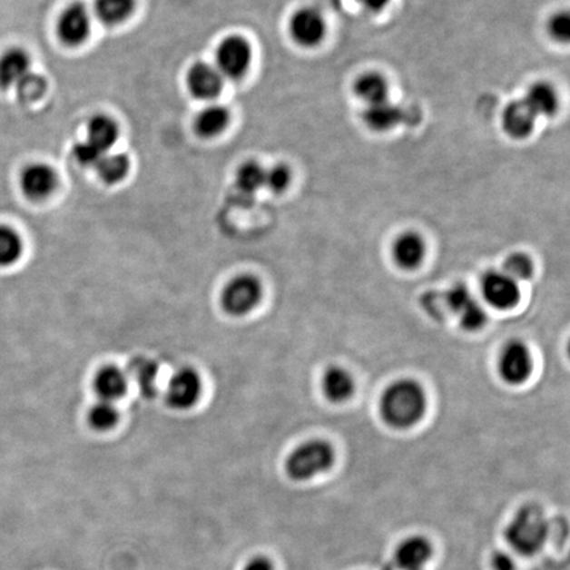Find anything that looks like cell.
Instances as JSON below:
<instances>
[{"label": "cell", "mask_w": 570, "mask_h": 570, "mask_svg": "<svg viewBox=\"0 0 570 570\" xmlns=\"http://www.w3.org/2000/svg\"><path fill=\"white\" fill-rule=\"evenodd\" d=\"M427 398L423 387L411 379L394 383L383 394L380 411L388 426L407 429L426 414Z\"/></svg>", "instance_id": "cell-1"}, {"label": "cell", "mask_w": 570, "mask_h": 570, "mask_svg": "<svg viewBox=\"0 0 570 570\" xmlns=\"http://www.w3.org/2000/svg\"><path fill=\"white\" fill-rule=\"evenodd\" d=\"M548 536V519L543 508L535 503H528L519 508L505 531L506 542L522 556L539 554Z\"/></svg>", "instance_id": "cell-2"}, {"label": "cell", "mask_w": 570, "mask_h": 570, "mask_svg": "<svg viewBox=\"0 0 570 570\" xmlns=\"http://www.w3.org/2000/svg\"><path fill=\"white\" fill-rule=\"evenodd\" d=\"M334 459L336 456L329 442L308 441L290 453L285 462V470L293 481H310L314 477L330 470L333 467Z\"/></svg>", "instance_id": "cell-3"}, {"label": "cell", "mask_w": 570, "mask_h": 570, "mask_svg": "<svg viewBox=\"0 0 570 570\" xmlns=\"http://www.w3.org/2000/svg\"><path fill=\"white\" fill-rule=\"evenodd\" d=\"M263 295V288L258 278L240 275L231 279L223 288L221 305L230 316L241 317L257 308Z\"/></svg>", "instance_id": "cell-4"}, {"label": "cell", "mask_w": 570, "mask_h": 570, "mask_svg": "<svg viewBox=\"0 0 570 570\" xmlns=\"http://www.w3.org/2000/svg\"><path fill=\"white\" fill-rule=\"evenodd\" d=\"M252 52L249 42L242 36L226 37L217 49V69L223 77L238 80L243 77L251 65Z\"/></svg>", "instance_id": "cell-5"}, {"label": "cell", "mask_w": 570, "mask_h": 570, "mask_svg": "<svg viewBox=\"0 0 570 570\" xmlns=\"http://www.w3.org/2000/svg\"><path fill=\"white\" fill-rule=\"evenodd\" d=\"M202 392L199 372L193 369H182L174 372L165 391V401L171 408L185 411L196 406Z\"/></svg>", "instance_id": "cell-6"}, {"label": "cell", "mask_w": 570, "mask_h": 570, "mask_svg": "<svg viewBox=\"0 0 570 570\" xmlns=\"http://www.w3.org/2000/svg\"><path fill=\"white\" fill-rule=\"evenodd\" d=\"M499 372L508 385H522L532 372V357L522 341H511L499 358Z\"/></svg>", "instance_id": "cell-7"}, {"label": "cell", "mask_w": 570, "mask_h": 570, "mask_svg": "<svg viewBox=\"0 0 570 570\" xmlns=\"http://www.w3.org/2000/svg\"><path fill=\"white\" fill-rule=\"evenodd\" d=\"M482 295L496 310H513L520 300L519 285L505 272H487L482 279Z\"/></svg>", "instance_id": "cell-8"}, {"label": "cell", "mask_w": 570, "mask_h": 570, "mask_svg": "<svg viewBox=\"0 0 570 570\" xmlns=\"http://www.w3.org/2000/svg\"><path fill=\"white\" fill-rule=\"evenodd\" d=\"M92 17L85 5L73 3L58 17L57 34L66 45H81L90 34Z\"/></svg>", "instance_id": "cell-9"}, {"label": "cell", "mask_w": 570, "mask_h": 570, "mask_svg": "<svg viewBox=\"0 0 570 570\" xmlns=\"http://www.w3.org/2000/svg\"><path fill=\"white\" fill-rule=\"evenodd\" d=\"M57 184L56 171L44 162L29 164L20 174V188L23 194L31 201L48 199L56 191Z\"/></svg>", "instance_id": "cell-10"}, {"label": "cell", "mask_w": 570, "mask_h": 570, "mask_svg": "<svg viewBox=\"0 0 570 570\" xmlns=\"http://www.w3.org/2000/svg\"><path fill=\"white\" fill-rule=\"evenodd\" d=\"M293 40L302 46H316L327 34L324 17L314 8H302L293 15L290 23Z\"/></svg>", "instance_id": "cell-11"}, {"label": "cell", "mask_w": 570, "mask_h": 570, "mask_svg": "<svg viewBox=\"0 0 570 570\" xmlns=\"http://www.w3.org/2000/svg\"><path fill=\"white\" fill-rule=\"evenodd\" d=\"M32 61L28 52L10 48L0 56V89L16 90L32 74Z\"/></svg>", "instance_id": "cell-12"}, {"label": "cell", "mask_w": 570, "mask_h": 570, "mask_svg": "<svg viewBox=\"0 0 570 570\" xmlns=\"http://www.w3.org/2000/svg\"><path fill=\"white\" fill-rule=\"evenodd\" d=\"M189 90L199 100H213L223 87V75L214 66L197 63L192 66L186 77Z\"/></svg>", "instance_id": "cell-13"}, {"label": "cell", "mask_w": 570, "mask_h": 570, "mask_svg": "<svg viewBox=\"0 0 570 570\" xmlns=\"http://www.w3.org/2000/svg\"><path fill=\"white\" fill-rule=\"evenodd\" d=\"M432 544L427 537L411 536L395 551V565L399 570H424L432 558Z\"/></svg>", "instance_id": "cell-14"}, {"label": "cell", "mask_w": 570, "mask_h": 570, "mask_svg": "<svg viewBox=\"0 0 570 570\" xmlns=\"http://www.w3.org/2000/svg\"><path fill=\"white\" fill-rule=\"evenodd\" d=\"M536 119L525 100L513 101L503 110V130L511 138L526 139L534 131Z\"/></svg>", "instance_id": "cell-15"}, {"label": "cell", "mask_w": 570, "mask_h": 570, "mask_svg": "<svg viewBox=\"0 0 570 570\" xmlns=\"http://www.w3.org/2000/svg\"><path fill=\"white\" fill-rule=\"evenodd\" d=\"M93 386L100 400L115 403L126 394L129 377H127V372L122 371L115 366H106L97 372Z\"/></svg>", "instance_id": "cell-16"}, {"label": "cell", "mask_w": 570, "mask_h": 570, "mask_svg": "<svg viewBox=\"0 0 570 570\" xmlns=\"http://www.w3.org/2000/svg\"><path fill=\"white\" fill-rule=\"evenodd\" d=\"M87 141L101 153H109L119 138V127L114 119L107 115H95L87 123Z\"/></svg>", "instance_id": "cell-17"}, {"label": "cell", "mask_w": 570, "mask_h": 570, "mask_svg": "<svg viewBox=\"0 0 570 570\" xmlns=\"http://www.w3.org/2000/svg\"><path fill=\"white\" fill-rule=\"evenodd\" d=\"M356 383L350 372L339 366L327 369L322 377V391L331 403H345L354 394Z\"/></svg>", "instance_id": "cell-18"}, {"label": "cell", "mask_w": 570, "mask_h": 570, "mask_svg": "<svg viewBox=\"0 0 570 570\" xmlns=\"http://www.w3.org/2000/svg\"><path fill=\"white\" fill-rule=\"evenodd\" d=\"M426 257V243L416 232H406L394 244V258L404 270H415Z\"/></svg>", "instance_id": "cell-19"}, {"label": "cell", "mask_w": 570, "mask_h": 570, "mask_svg": "<svg viewBox=\"0 0 570 570\" xmlns=\"http://www.w3.org/2000/svg\"><path fill=\"white\" fill-rule=\"evenodd\" d=\"M127 377L135 382L145 398H153L157 394L159 366L155 360L145 357L133 358L130 362Z\"/></svg>", "instance_id": "cell-20"}, {"label": "cell", "mask_w": 570, "mask_h": 570, "mask_svg": "<svg viewBox=\"0 0 570 570\" xmlns=\"http://www.w3.org/2000/svg\"><path fill=\"white\" fill-rule=\"evenodd\" d=\"M406 119L403 110L399 109L388 102H380V103L370 104L363 113V121L366 122L371 130L388 131L397 127Z\"/></svg>", "instance_id": "cell-21"}, {"label": "cell", "mask_w": 570, "mask_h": 570, "mask_svg": "<svg viewBox=\"0 0 570 570\" xmlns=\"http://www.w3.org/2000/svg\"><path fill=\"white\" fill-rule=\"evenodd\" d=\"M525 101L537 118L554 115L558 106L556 92L545 83L535 84L529 87Z\"/></svg>", "instance_id": "cell-22"}, {"label": "cell", "mask_w": 570, "mask_h": 570, "mask_svg": "<svg viewBox=\"0 0 570 570\" xmlns=\"http://www.w3.org/2000/svg\"><path fill=\"white\" fill-rule=\"evenodd\" d=\"M230 122V113L220 104L206 107L196 119V130L203 138H213L226 130Z\"/></svg>", "instance_id": "cell-23"}, {"label": "cell", "mask_w": 570, "mask_h": 570, "mask_svg": "<svg viewBox=\"0 0 570 570\" xmlns=\"http://www.w3.org/2000/svg\"><path fill=\"white\" fill-rule=\"evenodd\" d=\"M102 182L113 185L121 182L130 171L129 156L123 153H106L94 165Z\"/></svg>", "instance_id": "cell-24"}, {"label": "cell", "mask_w": 570, "mask_h": 570, "mask_svg": "<svg viewBox=\"0 0 570 570\" xmlns=\"http://www.w3.org/2000/svg\"><path fill=\"white\" fill-rule=\"evenodd\" d=\"M354 90H356L358 97L370 106V104L387 101L388 84L383 75L378 74V73H368V74L358 78Z\"/></svg>", "instance_id": "cell-25"}, {"label": "cell", "mask_w": 570, "mask_h": 570, "mask_svg": "<svg viewBox=\"0 0 570 570\" xmlns=\"http://www.w3.org/2000/svg\"><path fill=\"white\" fill-rule=\"evenodd\" d=\"M135 5V0H95V14L103 25H121L133 15Z\"/></svg>", "instance_id": "cell-26"}, {"label": "cell", "mask_w": 570, "mask_h": 570, "mask_svg": "<svg viewBox=\"0 0 570 570\" xmlns=\"http://www.w3.org/2000/svg\"><path fill=\"white\" fill-rule=\"evenodd\" d=\"M23 257V241L16 230L0 225V269L13 267Z\"/></svg>", "instance_id": "cell-27"}, {"label": "cell", "mask_w": 570, "mask_h": 570, "mask_svg": "<svg viewBox=\"0 0 570 570\" xmlns=\"http://www.w3.org/2000/svg\"><path fill=\"white\" fill-rule=\"evenodd\" d=\"M119 409L112 401L100 400L90 408L87 421L98 432L113 429L119 421Z\"/></svg>", "instance_id": "cell-28"}, {"label": "cell", "mask_w": 570, "mask_h": 570, "mask_svg": "<svg viewBox=\"0 0 570 570\" xmlns=\"http://www.w3.org/2000/svg\"><path fill=\"white\" fill-rule=\"evenodd\" d=\"M266 170L255 162H244L237 173V185L243 193L252 194L263 188Z\"/></svg>", "instance_id": "cell-29"}, {"label": "cell", "mask_w": 570, "mask_h": 570, "mask_svg": "<svg viewBox=\"0 0 570 570\" xmlns=\"http://www.w3.org/2000/svg\"><path fill=\"white\" fill-rule=\"evenodd\" d=\"M503 269H505L503 272L510 276L516 283L517 281H527L534 275V263H532L531 258L522 254V252L510 255L505 261Z\"/></svg>", "instance_id": "cell-30"}, {"label": "cell", "mask_w": 570, "mask_h": 570, "mask_svg": "<svg viewBox=\"0 0 570 570\" xmlns=\"http://www.w3.org/2000/svg\"><path fill=\"white\" fill-rule=\"evenodd\" d=\"M459 319H461L462 328L467 329V330H479L485 327L487 314H486L484 308L479 305V302L473 299L470 304L459 313Z\"/></svg>", "instance_id": "cell-31"}, {"label": "cell", "mask_w": 570, "mask_h": 570, "mask_svg": "<svg viewBox=\"0 0 570 570\" xmlns=\"http://www.w3.org/2000/svg\"><path fill=\"white\" fill-rule=\"evenodd\" d=\"M46 89V83L43 77H40L39 74H34L32 73L31 75L19 87H17L15 92L19 95L20 100L23 102H32L36 101L37 98L42 97L44 92Z\"/></svg>", "instance_id": "cell-32"}, {"label": "cell", "mask_w": 570, "mask_h": 570, "mask_svg": "<svg viewBox=\"0 0 570 570\" xmlns=\"http://www.w3.org/2000/svg\"><path fill=\"white\" fill-rule=\"evenodd\" d=\"M290 182V171L285 165H275L271 170L266 171L264 186L273 193H281L288 188Z\"/></svg>", "instance_id": "cell-33"}, {"label": "cell", "mask_w": 570, "mask_h": 570, "mask_svg": "<svg viewBox=\"0 0 570 570\" xmlns=\"http://www.w3.org/2000/svg\"><path fill=\"white\" fill-rule=\"evenodd\" d=\"M73 153H74V159L77 160L81 165L93 168H94V165L97 164L98 160H100L102 156L106 155V153L98 152L95 148H93L92 145L86 142L75 144L74 148H73Z\"/></svg>", "instance_id": "cell-34"}, {"label": "cell", "mask_w": 570, "mask_h": 570, "mask_svg": "<svg viewBox=\"0 0 570 570\" xmlns=\"http://www.w3.org/2000/svg\"><path fill=\"white\" fill-rule=\"evenodd\" d=\"M549 32L558 42H568L570 34V19L566 13L555 15L549 22Z\"/></svg>", "instance_id": "cell-35"}, {"label": "cell", "mask_w": 570, "mask_h": 570, "mask_svg": "<svg viewBox=\"0 0 570 570\" xmlns=\"http://www.w3.org/2000/svg\"><path fill=\"white\" fill-rule=\"evenodd\" d=\"M423 305L430 316L433 317H441L442 314H445V310H447L444 301V295H438L436 292L424 295Z\"/></svg>", "instance_id": "cell-36"}, {"label": "cell", "mask_w": 570, "mask_h": 570, "mask_svg": "<svg viewBox=\"0 0 570 570\" xmlns=\"http://www.w3.org/2000/svg\"><path fill=\"white\" fill-rule=\"evenodd\" d=\"M491 568L493 570H516L513 558L503 552H496L491 558Z\"/></svg>", "instance_id": "cell-37"}, {"label": "cell", "mask_w": 570, "mask_h": 570, "mask_svg": "<svg viewBox=\"0 0 570 570\" xmlns=\"http://www.w3.org/2000/svg\"><path fill=\"white\" fill-rule=\"evenodd\" d=\"M242 570H275L272 560L267 556L252 557Z\"/></svg>", "instance_id": "cell-38"}, {"label": "cell", "mask_w": 570, "mask_h": 570, "mask_svg": "<svg viewBox=\"0 0 570 570\" xmlns=\"http://www.w3.org/2000/svg\"><path fill=\"white\" fill-rule=\"evenodd\" d=\"M357 2L360 3L366 10L379 13L388 5L389 0H357Z\"/></svg>", "instance_id": "cell-39"}]
</instances>
